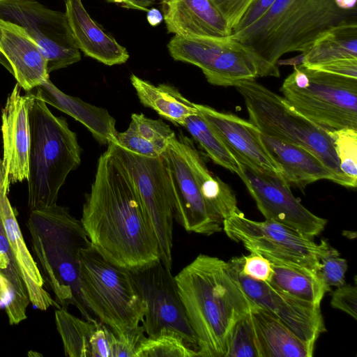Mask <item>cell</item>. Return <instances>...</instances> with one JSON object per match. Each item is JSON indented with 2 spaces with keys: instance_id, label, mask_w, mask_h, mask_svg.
Instances as JSON below:
<instances>
[{
  "instance_id": "6da1fadb",
  "label": "cell",
  "mask_w": 357,
  "mask_h": 357,
  "mask_svg": "<svg viewBox=\"0 0 357 357\" xmlns=\"http://www.w3.org/2000/svg\"><path fill=\"white\" fill-rule=\"evenodd\" d=\"M80 221L91 245L116 266L133 271L160 260L134 183L109 146L98 158Z\"/></svg>"
},
{
  "instance_id": "7a4b0ae2",
  "label": "cell",
  "mask_w": 357,
  "mask_h": 357,
  "mask_svg": "<svg viewBox=\"0 0 357 357\" xmlns=\"http://www.w3.org/2000/svg\"><path fill=\"white\" fill-rule=\"evenodd\" d=\"M178 292L197 339L199 357H225L235 324L257 305L228 263L200 254L176 276Z\"/></svg>"
},
{
  "instance_id": "3957f363",
  "label": "cell",
  "mask_w": 357,
  "mask_h": 357,
  "mask_svg": "<svg viewBox=\"0 0 357 357\" xmlns=\"http://www.w3.org/2000/svg\"><path fill=\"white\" fill-rule=\"evenodd\" d=\"M356 19V8L342 10L334 0H275L256 22L231 36L251 56L258 77H279L284 54L307 50L321 34Z\"/></svg>"
},
{
  "instance_id": "277c9868",
  "label": "cell",
  "mask_w": 357,
  "mask_h": 357,
  "mask_svg": "<svg viewBox=\"0 0 357 357\" xmlns=\"http://www.w3.org/2000/svg\"><path fill=\"white\" fill-rule=\"evenodd\" d=\"M44 281L61 307L75 306L86 320L96 319L79 290V252L89 243L81 221L54 204L31 211L26 223Z\"/></svg>"
},
{
  "instance_id": "5b68a950",
  "label": "cell",
  "mask_w": 357,
  "mask_h": 357,
  "mask_svg": "<svg viewBox=\"0 0 357 357\" xmlns=\"http://www.w3.org/2000/svg\"><path fill=\"white\" fill-rule=\"evenodd\" d=\"M27 93L31 132L28 206L32 211L56 204L67 176L80 165L81 149L66 119L54 115L45 102Z\"/></svg>"
},
{
  "instance_id": "8992f818",
  "label": "cell",
  "mask_w": 357,
  "mask_h": 357,
  "mask_svg": "<svg viewBox=\"0 0 357 357\" xmlns=\"http://www.w3.org/2000/svg\"><path fill=\"white\" fill-rule=\"evenodd\" d=\"M79 283L89 310L114 334L142 323L146 305L130 271L107 261L90 242L79 252Z\"/></svg>"
},
{
  "instance_id": "52a82bcc",
  "label": "cell",
  "mask_w": 357,
  "mask_h": 357,
  "mask_svg": "<svg viewBox=\"0 0 357 357\" xmlns=\"http://www.w3.org/2000/svg\"><path fill=\"white\" fill-rule=\"evenodd\" d=\"M234 86L243 98L249 121L261 133L308 150L336 176L340 185L353 188L340 169L328 129L303 116L283 96L255 79L240 81Z\"/></svg>"
},
{
  "instance_id": "ba28073f",
  "label": "cell",
  "mask_w": 357,
  "mask_h": 357,
  "mask_svg": "<svg viewBox=\"0 0 357 357\" xmlns=\"http://www.w3.org/2000/svg\"><path fill=\"white\" fill-rule=\"evenodd\" d=\"M299 113L326 129L357 130V79L296 65L280 89Z\"/></svg>"
},
{
  "instance_id": "9c48e42d",
  "label": "cell",
  "mask_w": 357,
  "mask_h": 357,
  "mask_svg": "<svg viewBox=\"0 0 357 357\" xmlns=\"http://www.w3.org/2000/svg\"><path fill=\"white\" fill-rule=\"evenodd\" d=\"M222 230L232 241L241 243L250 252L271 262L297 266L317 273L319 259L330 245L317 244L296 229L272 220L255 221L240 210L222 222Z\"/></svg>"
},
{
  "instance_id": "30bf717a",
  "label": "cell",
  "mask_w": 357,
  "mask_h": 357,
  "mask_svg": "<svg viewBox=\"0 0 357 357\" xmlns=\"http://www.w3.org/2000/svg\"><path fill=\"white\" fill-rule=\"evenodd\" d=\"M108 146L126 167L157 238L160 261L172 270L174 202L163 158L141 155L113 142Z\"/></svg>"
},
{
  "instance_id": "8fae6325",
  "label": "cell",
  "mask_w": 357,
  "mask_h": 357,
  "mask_svg": "<svg viewBox=\"0 0 357 357\" xmlns=\"http://www.w3.org/2000/svg\"><path fill=\"white\" fill-rule=\"evenodd\" d=\"M170 56L176 61L199 68L210 84L234 86L258 77L256 66L246 48L231 35L226 37H182L169 42Z\"/></svg>"
},
{
  "instance_id": "7c38bea8",
  "label": "cell",
  "mask_w": 357,
  "mask_h": 357,
  "mask_svg": "<svg viewBox=\"0 0 357 357\" xmlns=\"http://www.w3.org/2000/svg\"><path fill=\"white\" fill-rule=\"evenodd\" d=\"M0 19L22 26L36 40L47 58L49 74L80 61L65 12L36 0H0Z\"/></svg>"
},
{
  "instance_id": "4fadbf2b",
  "label": "cell",
  "mask_w": 357,
  "mask_h": 357,
  "mask_svg": "<svg viewBox=\"0 0 357 357\" xmlns=\"http://www.w3.org/2000/svg\"><path fill=\"white\" fill-rule=\"evenodd\" d=\"M130 274L145 303L142 326L146 335L153 337L164 329L174 331L197 352V339L188 320L171 270L160 260L130 271Z\"/></svg>"
},
{
  "instance_id": "5bb4252c",
  "label": "cell",
  "mask_w": 357,
  "mask_h": 357,
  "mask_svg": "<svg viewBox=\"0 0 357 357\" xmlns=\"http://www.w3.org/2000/svg\"><path fill=\"white\" fill-rule=\"evenodd\" d=\"M241 165L243 172L239 177L265 219L287 225L310 238L324 230L327 220L307 209L294 196L289 184L282 176Z\"/></svg>"
},
{
  "instance_id": "9a60e30c",
  "label": "cell",
  "mask_w": 357,
  "mask_h": 357,
  "mask_svg": "<svg viewBox=\"0 0 357 357\" xmlns=\"http://www.w3.org/2000/svg\"><path fill=\"white\" fill-rule=\"evenodd\" d=\"M174 202V218L187 231L210 236L222 231L223 220L204 199L188 160L182 134L169 141L162 154Z\"/></svg>"
},
{
  "instance_id": "2e32d148",
  "label": "cell",
  "mask_w": 357,
  "mask_h": 357,
  "mask_svg": "<svg viewBox=\"0 0 357 357\" xmlns=\"http://www.w3.org/2000/svg\"><path fill=\"white\" fill-rule=\"evenodd\" d=\"M228 263L252 301L280 320L302 341L314 347L319 336L326 331L320 306L277 289L268 282L243 275L234 257Z\"/></svg>"
},
{
  "instance_id": "e0dca14e",
  "label": "cell",
  "mask_w": 357,
  "mask_h": 357,
  "mask_svg": "<svg viewBox=\"0 0 357 357\" xmlns=\"http://www.w3.org/2000/svg\"><path fill=\"white\" fill-rule=\"evenodd\" d=\"M195 106L240 163L282 176V169L271 156L262 142L260 130L255 125L235 114L219 112L207 105L195 103Z\"/></svg>"
},
{
  "instance_id": "ac0fdd59",
  "label": "cell",
  "mask_w": 357,
  "mask_h": 357,
  "mask_svg": "<svg viewBox=\"0 0 357 357\" xmlns=\"http://www.w3.org/2000/svg\"><path fill=\"white\" fill-rule=\"evenodd\" d=\"M17 83L1 112L3 165L8 184L27 180L30 151L29 95Z\"/></svg>"
},
{
  "instance_id": "d6986e66",
  "label": "cell",
  "mask_w": 357,
  "mask_h": 357,
  "mask_svg": "<svg viewBox=\"0 0 357 357\" xmlns=\"http://www.w3.org/2000/svg\"><path fill=\"white\" fill-rule=\"evenodd\" d=\"M0 63L26 92L50 78L43 52L22 26L0 19Z\"/></svg>"
},
{
  "instance_id": "ffe728a7",
  "label": "cell",
  "mask_w": 357,
  "mask_h": 357,
  "mask_svg": "<svg viewBox=\"0 0 357 357\" xmlns=\"http://www.w3.org/2000/svg\"><path fill=\"white\" fill-rule=\"evenodd\" d=\"M10 185L5 173L2 159L0 158V216L4 230L15 256L21 276L26 288L29 301L41 310L50 307L61 306L44 288L42 274L26 248L15 210L8 198Z\"/></svg>"
},
{
  "instance_id": "44dd1931",
  "label": "cell",
  "mask_w": 357,
  "mask_h": 357,
  "mask_svg": "<svg viewBox=\"0 0 357 357\" xmlns=\"http://www.w3.org/2000/svg\"><path fill=\"white\" fill-rule=\"evenodd\" d=\"M169 33L182 37H226L228 22L211 0H161Z\"/></svg>"
},
{
  "instance_id": "7402d4cb",
  "label": "cell",
  "mask_w": 357,
  "mask_h": 357,
  "mask_svg": "<svg viewBox=\"0 0 357 357\" xmlns=\"http://www.w3.org/2000/svg\"><path fill=\"white\" fill-rule=\"evenodd\" d=\"M68 22L79 50L107 66L126 63L129 54L91 18L82 0H65Z\"/></svg>"
},
{
  "instance_id": "603a6c76",
  "label": "cell",
  "mask_w": 357,
  "mask_h": 357,
  "mask_svg": "<svg viewBox=\"0 0 357 357\" xmlns=\"http://www.w3.org/2000/svg\"><path fill=\"white\" fill-rule=\"evenodd\" d=\"M64 353L69 357H111L113 332L98 319H79L62 307L54 312Z\"/></svg>"
},
{
  "instance_id": "cb8c5ba5",
  "label": "cell",
  "mask_w": 357,
  "mask_h": 357,
  "mask_svg": "<svg viewBox=\"0 0 357 357\" xmlns=\"http://www.w3.org/2000/svg\"><path fill=\"white\" fill-rule=\"evenodd\" d=\"M29 91L46 104L56 107L81 123L100 144L108 145L116 142V121L107 109L66 94L50 78Z\"/></svg>"
},
{
  "instance_id": "d4e9b609",
  "label": "cell",
  "mask_w": 357,
  "mask_h": 357,
  "mask_svg": "<svg viewBox=\"0 0 357 357\" xmlns=\"http://www.w3.org/2000/svg\"><path fill=\"white\" fill-rule=\"evenodd\" d=\"M261 137L289 185L303 190L310 183L321 179L339 184L336 176L308 150L261 132Z\"/></svg>"
},
{
  "instance_id": "484cf974",
  "label": "cell",
  "mask_w": 357,
  "mask_h": 357,
  "mask_svg": "<svg viewBox=\"0 0 357 357\" xmlns=\"http://www.w3.org/2000/svg\"><path fill=\"white\" fill-rule=\"evenodd\" d=\"M259 357H312L314 347L297 337L284 324L265 309L251 310Z\"/></svg>"
},
{
  "instance_id": "4316f807",
  "label": "cell",
  "mask_w": 357,
  "mask_h": 357,
  "mask_svg": "<svg viewBox=\"0 0 357 357\" xmlns=\"http://www.w3.org/2000/svg\"><path fill=\"white\" fill-rule=\"evenodd\" d=\"M182 139L188 160L204 199L224 220L239 210L234 190L208 169L205 160L190 138L182 135Z\"/></svg>"
},
{
  "instance_id": "83f0119b",
  "label": "cell",
  "mask_w": 357,
  "mask_h": 357,
  "mask_svg": "<svg viewBox=\"0 0 357 357\" xmlns=\"http://www.w3.org/2000/svg\"><path fill=\"white\" fill-rule=\"evenodd\" d=\"M130 82L144 106L155 110L175 125L183 126L188 116L197 113L195 103L184 97L174 86L167 84L155 85L133 74Z\"/></svg>"
},
{
  "instance_id": "f1b7e54d",
  "label": "cell",
  "mask_w": 357,
  "mask_h": 357,
  "mask_svg": "<svg viewBox=\"0 0 357 357\" xmlns=\"http://www.w3.org/2000/svg\"><path fill=\"white\" fill-rule=\"evenodd\" d=\"M345 59H357V20L331 28L302 52L301 63L313 66Z\"/></svg>"
},
{
  "instance_id": "f546056e",
  "label": "cell",
  "mask_w": 357,
  "mask_h": 357,
  "mask_svg": "<svg viewBox=\"0 0 357 357\" xmlns=\"http://www.w3.org/2000/svg\"><path fill=\"white\" fill-rule=\"evenodd\" d=\"M0 280L8 294L6 312L11 325L27 318L26 307L30 302L15 256L6 236L0 216Z\"/></svg>"
},
{
  "instance_id": "4dcf8cb0",
  "label": "cell",
  "mask_w": 357,
  "mask_h": 357,
  "mask_svg": "<svg viewBox=\"0 0 357 357\" xmlns=\"http://www.w3.org/2000/svg\"><path fill=\"white\" fill-rule=\"evenodd\" d=\"M271 263L273 273L268 283L284 292L320 306L325 294L331 290L312 270L280 262Z\"/></svg>"
},
{
  "instance_id": "1f68e13d",
  "label": "cell",
  "mask_w": 357,
  "mask_h": 357,
  "mask_svg": "<svg viewBox=\"0 0 357 357\" xmlns=\"http://www.w3.org/2000/svg\"><path fill=\"white\" fill-rule=\"evenodd\" d=\"M183 127L216 165L240 176L243 172L241 164L198 111L186 119Z\"/></svg>"
},
{
  "instance_id": "d6a6232c",
  "label": "cell",
  "mask_w": 357,
  "mask_h": 357,
  "mask_svg": "<svg viewBox=\"0 0 357 357\" xmlns=\"http://www.w3.org/2000/svg\"><path fill=\"white\" fill-rule=\"evenodd\" d=\"M196 350L188 344L176 331H161L153 337H146L135 357H195Z\"/></svg>"
},
{
  "instance_id": "836d02e7",
  "label": "cell",
  "mask_w": 357,
  "mask_h": 357,
  "mask_svg": "<svg viewBox=\"0 0 357 357\" xmlns=\"http://www.w3.org/2000/svg\"><path fill=\"white\" fill-rule=\"evenodd\" d=\"M342 173L353 188L357 185V130H328Z\"/></svg>"
},
{
  "instance_id": "e575fe53",
  "label": "cell",
  "mask_w": 357,
  "mask_h": 357,
  "mask_svg": "<svg viewBox=\"0 0 357 357\" xmlns=\"http://www.w3.org/2000/svg\"><path fill=\"white\" fill-rule=\"evenodd\" d=\"M225 357H259L250 313L239 319L231 329Z\"/></svg>"
},
{
  "instance_id": "d590c367",
  "label": "cell",
  "mask_w": 357,
  "mask_h": 357,
  "mask_svg": "<svg viewBox=\"0 0 357 357\" xmlns=\"http://www.w3.org/2000/svg\"><path fill=\"white\" fill-rule=\"evenodd\" d=\"M130 125L142 137L164 149L176 135L163 121L148 118L143 114H132Z\"/></svg>"
},
{
  "instance_id": "8d00e7d4",
  "label": "cell",
  "mask_w": 357,
  "mask_h": 357,
  "mask_svg": "<svg viewBox=\"0 0 357 357\" xmlns=\"http://www.w3.org/2000/svg\"><path fill=\"white\" fill-rule=\"evenodd\" d=\"M347 262L342 258L337 250L330 246L329 249L319 259L317 275L330 289L345 284V274Z\"/></svg>"
},
{
  "instance_id": "74e56055",
  "label": "cell",
  "mask_w": 357,
  "mask_h": 357,
  "mask_svg": "<svg viewBox=\"0 0 357 357\" xmlns=\"http://www.w3.org/2000/svg\"><path fill=\"white\" fill-rule=\"evenodd\" d=\"M116 144L135 153L146 157H160L165 149L146 139L129 125L123 132L116 134Z\"/></svg>"
},
{
  "instance_id": "f35d334b",
  "label": "cell",
  "mask_w": 357,
  "mask_h": 357,
  "mask_svg": "<svg viewBox=\"0 0 357 357\" xmlns=\"http://www.w3.org/2000/svg\"><path fill=\"white\" fill-rule=\"evenodd\" d=\"M142 325L119 335L112 334L111 357H135L136 352L146 338Z\"/></svg>"
},
{
  "instance_id": "ab89813d",
  "label": "cell",
  "mask_w": 357,
  "mask_h": 357,
  "mask_svg": "<svg viewBox=\"0 0 357 357\" xmlns=\"http://www.w3.org/2000/svg\"><path fill=\"white\" fill-rule=\"evenodd\" d=\"M234 258L243 275L255 280L270 282L273 273L271 263L264 256L250 252L248 256Z\"/></svg>"
},
{
  "instance_id": "60d3db41",
  "label": "cell",
  "mask_w": 357,
  "mask_h": 357,
  "mask_svg": "<svg viewBox=\"0 0 357 357\" xmlns=\"http://www.w3.org/2000/svg\"><path fill=\"white\" fill-rule=\"evenodd\" d=\"M357 289L356 285L343 284L333 292L331 306L346 312L354 319L357 317Z\"/></svg>"
},
{
  "instance_id": "b9f144b4",
  "label": "cell",
  "mask_w": 357,
  "mask_h": 357,
  "mask_svg": "<svg viewBox=\"0 0 357 357\" xmlns=\"http://www.w3.org/2000/svg\"><path fill=\"white\" fill-rule=\"evenodd\" d=\"M228 22L232 31L255 0H211Z\"/></svg>"
},
{
  "instance_id": "7bdbcfd3",
  "label": "cell",
  "mask_w": 357,
  "mask_h": 357,
  "mask_svg": "<svg viewBox=\"0 0 357 357\" xmlns=\"http://www.w3.org/2000/svg\"><path fill=\"white\" fill-rule=\"evenodd\" d=\"M307 67L323 72L357 79V59H340Z\"/></svg>"
},
{
  "instance_id": "ee69618b",
  "label": "cell",
  "mask_w": 357,
  "mask_h": 357,
  "mask_svg": "<svg viewBox=\"0 0 357 357\" xmlns=\"http://www.w3.org/2000/svg\"><path fill=\"white\" fill-rule=\"evenodd\" d=\"M275 1V0H255L233 29L232 33L243 30L258 20Z\"/></svg>"
},
{
  "instance_id": "f6af8a7d",
  "label": "cell",
  "mask_w": 357,
  "mask_h": 357,
  "mask_svg": "<svg viewBox=\"0 0 357 357\" xmlns=\"http://www.w3.org/2000/svg\"><path fill=\"white\" fill-rule=\"evenodd\" d=\"M109 2L121 4V6L144 11H148V7L159 0H107ZM161 1V0H160Z\"/></svg>"
},
{
  "instance_id": "bcb514c9",
  "label": "cell",
  "mask_w": 357,
  "mask_h": 357,
  "mask_svg": "<svg viewBox=\"0 0 357 357\" xmlns=\"http://www.w3.org/2000/svg\"><path fill=\"white\" fill-rule=\"evenodd\" d=\"M146 20L149 24L155 26L163 20L162 13L158 9L152 8L149 9L146 15Z\"/></svg>"
},
{
  "instance_id": "7dc6e473",
  "label": "cell",
  "mask_w": 357,
  "mask_h": 357,
  "mask_svg": "<svg viewBox=\"0 0 357 357\" xmlns=\"http://www.w3.org/2000/svg\"><path fill=\"white\" fill-rule=\"evenodd\" d=\"M336 6L342 10H353L356 8L357 0H334Z\"/></svg>"
}]
</instances>
